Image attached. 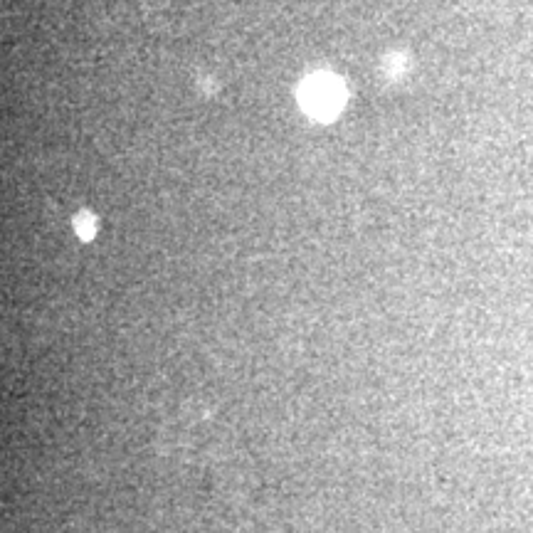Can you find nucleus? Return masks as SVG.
I'll return each instance as SVG.
<instances>
[{
    "label": "nucleus",
    "mask_w": 533,
    "mask_h": 533,
    "mask_svg": "<svg viewBox=\"0 0 533 533\" xmlns=\"http://www.w3.org/2000/svg\"><path fill=\"white\" fill-rule=\"evenodd\" d=\"M343 99H346V89L331 75L309 77L299 92L302 107L316 119H331L343 107Z\"/></svg>",
    "instance_id": "obj_1"
},
{
    "label": "nucleus",
    "mask_w": 533,
    "mask_h": 533,
    "mask_svg": "<svg viewBox=\"0 0 533 533\" xmlns=\"http://www.w3.org/2000/svg\"><path fill=\"white\" fill-rule=\"evenodd\" d=\"M77 230H79V235L84 237V240H87V237H92L94 235V220H92V215H87V213H82L77 218Z\"/></svg>",
    "instance_id": "obj_2"
}]
</instances>
